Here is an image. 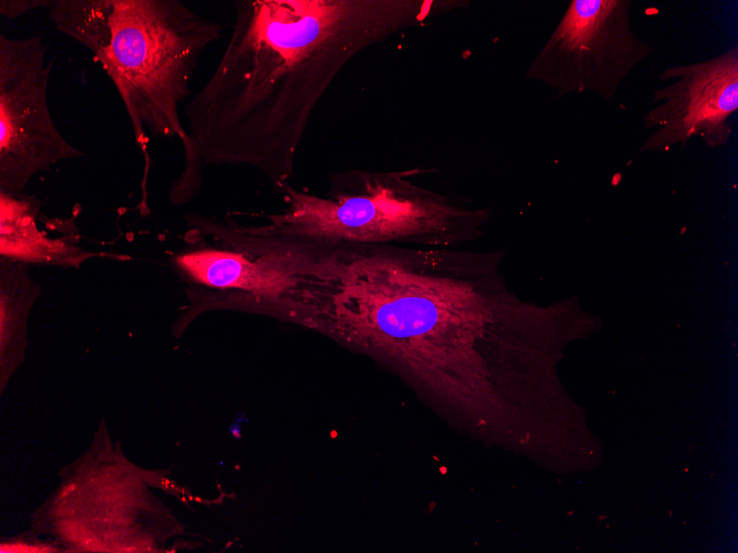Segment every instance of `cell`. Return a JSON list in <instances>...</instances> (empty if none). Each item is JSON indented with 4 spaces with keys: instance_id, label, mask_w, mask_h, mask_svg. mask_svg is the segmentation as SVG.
<instances>
[{
    "instance_id": "ba28073f",
    "label": "cell",
    "mask_w": 738,
    "mask_h": 553,
    "mask_svg": "<svg viewBox=\"0 0 738 553\" xmlns=\"http://www.w3.org/2000/svg\"><path fill=\"white\" fill-rule=\"evenodd\" d=\"M39 203L33 196L0 190V257L22 264L78 267L91 253L70 237H51L39 228Z\"/></svg>"
},
{
    "instance_id": "277c9868",
    "label": "cell",
    "mask_w": 738,
    "mask_h": 553,
    "mask_svg": "<svg viewBox=\"0 0 738 553\" xmlns=\"http://www.w3.org/2000/svg\"><path fill=\"white\" fill-rule=\"evenodd\" d=\"M420 171H339L330 176L324 195L289 183L278 191L280 211L265 215L262 223L241 226L261 237L321 246L446 248L482 236L488 211L420 185L413 180Z\"/></svg>"
},
{
    "instance_id": "52a82bcc",
    "label": "cell",
    "mask_w": 738,
    "mask_h": 553,
    "mask_svg": "<svg viewBox=\"0 0 738 553\" xmlns=\"http://www.w3.org/2000/svg\"><path fill=\"white\" fill-rule=\"evenodd\" d=\"M672 83L653 93L656 106L643 117L653 131L643 151L668 150L698 137L707 147L728 143L738 110V47L706 61L668 66L656 75Z\"/></svg>"
},
{
    "instance_id": "8992f818",
    "label": "cell",
    "mask_w": 738,
    "mask_h": 553,
    "mask_svg": "<svg viewBox=\"0 0 738 553\" xmlns=\"http://www.w3.org/2000/svg\"><path fill=\"white\" fill-rule=\"evenodd\" d=\"M46 52L39 35L0 34V190L20 192L36 173L84 156L51 116Z\"/></svg>"
},
{
    "instance_id": "3957f363",
    "label": "cell",
    "mask_w": 738,
    "mask_h": 553,
    "mask_svg": "<svg viewBox=\"0 0 738 553\" xmlns=\"http://www.w3.org/2000/svg\"><path fill=\"white\" fill-rule=\"evenodd\" d=\"M54 29L84 46L109 77L149 169L148 142L177 138L190 147L180 109L205 50L222 24L179 0H53Z\"/></svg>"
},
{
    "instance_id": "9c48e42d",
    "label": "cell",
    "mask_w": 738,
    "mask_h": 553,
    "mask_svg": "<svg viewBox=\"0 0 738 553\" xmlns=\"http://www.w3.org/2000/svg\"><path fill=\"white\" fill-rule=\"evenodd\" d=\"M52 3L53 0H0V14L12 20L39 8H50Z\"/></svg>"
},
{
    "instance_id": "5b68a950",
    "label": "cell",
    "mask_w": 738,
    "mask_h": 553,
    "mask_svg": "<svg viewBox=\"0 0 738 553\" xmlns=\"http://www.w3.org/2000/svg\"><path fill=\"white\" fill-rule=\"evenodd\" d=\"M629 0H571L526 76L558 98L592 92L612 103L654 47L631 28Z\"/></svg>"
},
{
    "instance_id": "7a4b0ae2",
    "label": "cell",
    "mask_w": 738,
    "mask_h": 553,
    "mask_svg": "<svg viewBox=\"0 0 738 553\" xmlns=\"http://www.w3.org/2000/svg\"><path fill=\"white\" fill-rule=\"evenodd\" d=\"M495 253L392 244L317 246L297 323L384 364L419 393L466 404L504 296Z\"/></svg>"
},
{
    "instance_id": "6da1fadb",
    "label": "cell",
    "mask_w": 738,
    "mask_h": 553,
    "mask_svg": "<svg viewBox=\"0 0 738 553\" xmlns=\"http://www.w3.org/2000/svg\"><path fill=\"white\" fill-rule=\"evenodd\" d=\"M230 39L182 108L190 147L170 187L193 199L205 166H247L280 191L312 114L357 54L466 0H235Z\"/></svg>"
}]
</instances>
